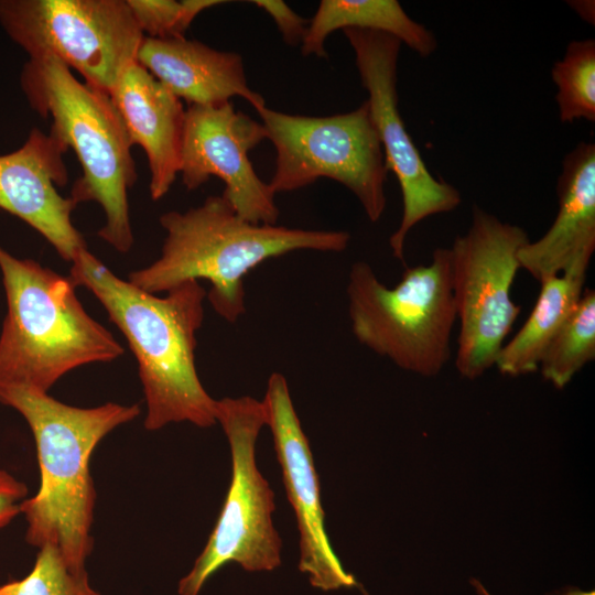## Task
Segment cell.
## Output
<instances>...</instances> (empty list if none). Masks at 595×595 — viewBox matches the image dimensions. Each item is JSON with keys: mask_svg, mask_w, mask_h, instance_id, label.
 I'll return each mask as SVG.
<instances>
[{"mask_svg": "<svg viewBox=\"0 0 595 595\" xmlns=\"http://www.w3.org/2000/svg\"><path fill=\"white\" fill-rule=\"evenodd\" d=\"M69 279L95 294L126 337L147 402L144 428L214 425L216 400L204 389L195 366L196 333L207 295L199 282H183L158 296L118 278L87 248L72 261Z\"/></svg>", "mask_w": 595, "mask_h": 595, "instance_id": "obj_1", "label": "cell"}, {"mask_svg": "<svg viewBox=\"0 0 595 595\" xmlns=\"http://www.w3.org/2000/svg\"><path fill=\"white\" fill-rule=\"evenodd\" d=\"M0 403L25 419L36 445L40 489L20 505L28 522V543L56 547L72 566L85 569L94 544L91 454L109 432L136 419L140 405L108 402L77 408L45 392L11 385H0Z\"/></svg>", "mask_w": 595, "mask_h": 595, "instance_id": "obj_2", "label": "cell"}, {"mask_svg": "<svg viewBox=\"0 0 595 595\" xmlns=\"http://www.w3.org/2000/svg\"><path fill=\"white\" fill-rule=\"evenodd\" d=\"M166 231L161 256L132 271L129 282L149 292H167L186 282L206 280L214 311L228 323L246 312L244 279L257 266L298 250L342 252L347 231L310 230L252 224L240 217L221 195L199 206L160 216Z\"/></svg>", "mask_w": 595, "mask_h": 595, "instance_id": "obj_3", "label": "cell"}, {"mask_svg": "<svg viewBox=\"0 0 595 595\" xmlns=\"http://www.w3.org/2000/svg\"><path fill=\"white\" fill-rule=\"evenodd\" d=\"M0 271L8 304L0 334V385L47 393L68 371L125 353L85 311L69 278L1 246Z\"/></svg>", "mask_w": 595, "mask_h": 595, "instance_id": "obj_4", "label": "cell"}, {"mask_svg": "<svg viewBox=\"0 0 595 595\" xmlns=\"http://www.w3.org/2000/svg\"><path fill=\"white\" fill-rule=\"evenodd\" d=\"M21 88L34 111L51 118V133L74 150L82 175L71 198L98 203L106 216L97 235L121 253L130 251L133 235L128 191L137 181L132 143L110 96L79 82L58 58H29Z\"/></svg>", "mask_w": 595, "mask_h": 595, "instance_id": "obj_5", "label": "cell"}, {"mask_svg": "<svg viewBox=\"0 0 595 595\" xmlns=\"http://www.w3.org/2000/svg\"><path fill=\"white\" fill-rule=\"evenodd\" d=\"M346 293L351 332L361 345L421 376L443 369L456 322L448 248L435 249L428 266L407 268L392 288L357 261Z\"/></svg>", "mask_w": 595, "mask_h": 595, "instance_id": "obj_6", "label": "cell"}, {"mask_svg": "<svg viewBox=\"0 0 595 595\" xmlns=\"http://www.w3.org/2000/svg\"><path fill=\"white\" fill-rule=\"evenodd\" d=\"M257 112L277 152L268 183L274 194L327 177L357 197L370 221L381 218L388 170L367 101L327 117L289 115L267 106Z\"/></svg>", "mask_w": 595, "mask_h": 595, "instance_id": "obj_7", "label": "cell"}, {"mask_svg": "<svg viewBox=\"0 0 595 595\" xmlns=\"http://www.w3.org/2000/svg\"><path fill=\"white\" fill-rule=\"evenodd\" d=\"M219 422L231 453V482L208 541L180 595H198L205 582L228 562L246 571H271L281 564V539L272 513L274 494L257 467L256 443L267 424L262 401L245 396L216 400Z\"/></svg>", "mask_w": 595, "mask_h": 595, "instance_id": "obj_8", "label": "cell"}, {"mask_svg": "<svg viewBox=\"0 0 595 595\" xmlns=\"http://www.w3.org/2000/svg\"><path fill=\"white\" fill-rule=\"evenodd\" d=\"M528 241L521 227L474 206L467 232L448 248L459 322L455 367L464 378H478L495 365L521 311L511 288L520 269L518 252Z\"/></svg>", "mask_w": 595, "mask_h": 595, "instance_id": "obj_9", "label": "cell"}, {"mask_svg": "<svg viewBox=\"0 0 595 595\" xmlns=\"http://www.w3.org/2000/svg\"><path fill=\"white\" fill-rule=\"evenodd\" d=\"M0 24L30 58L52 55L108 95L144 37L127 0H0Z\"/></svg>", "mask_w": 595, "mask_h": 595, "instance_id": "obj_10", "label": "cell"}, {"mask_svg": "<svg viewBox=\"0 0 595 595\" xmlns=\"http://www.w3.org/2000/svg\"><path fill=\"white\" fill-rule=\"evenodd\" d=\"M355 54V63L378 134L388 171L394 173L402 194V217L389 245L402 261L409 231L423 219L456 209L459 191L439 180L426 167L398 108L397 72L402 43L374 30H342Z\"/></svg>", "mask_w": 595, "mask_h": 595, "instance_id": "obj_11", "label": "cell"}, {"mask_svg": "<svg viewBox=\"0 0 595 595\" xmlns=\"http://www.w3.org/2000/svg\"><path fill=\"white\" fill-rule=\"evenodd\" d=\"M267 139L263 125L234 108L230 101L188 105L183 127L180 174L187 191L217 176L221 196L244 219L277 225L274 193L256 173L249 152Z\"/></svg>", "mask_w": 595, "mask_h": 595, "instance_id": "obj_12", "label": "cell"}, {"mask_svg": "<svg viewBox=\"0 0 595 595\" xmlns=\"http://www.w3.org/2000/svg\"><path fill=\"white\" fill-rule=\"evenodd\" d=\"M262 403L286 496L296 518L300 533L299 569L309 575L314 587L323 591L353 586L354 577L343 569L326 534L320 482L310 443L282 374H271Z\"/></svg>", "mask_w": 595, "mask_h": 595, "instance_id": "obj_13", "label": "cell"}, {"mask_svg": "<svg viewBox=\"0 0 595 595\" xmlns=\"http://www.w3.org/2000/svg\"><path fill=\"white\" fill-rule=\"evenodd\" d=\"M66 151L51 132L33 128L22 147L0 155V208L33 227L72 262L87 247L71 218L77 204L57 191L68 180Z\"/></svg>", "mask_w": 595, "mask_h": 595, "instance_id": "obj_14", "label": "cell"}, {"mask_svg": "<svg viewBox=\"0 0 595 595\" xmlns=\"http://www.w3.org/2000/svg\"><path fill=\"white\" fill-rule=\"evenodd\" d=\"M559 210L548 231L518 252L520 268L540 283L560 273L585 277L595 250V144L581 142L562 162Z\"/></svg>", "mask_w": 595, "mask_h": 595, "instance_id": "obj_15", "label": "cell"}, {"mask_svg": "<svg viewBox=\"0 0 595 595\" xmlns=\"http://www.w3.org/2000/svg\"><path fill=\"white\" fill-rule=\"evenodd\" d=\"M109 96L132 145L141 147L147 155L150 195L159 201L180 172L183 104L138 62L128 66Z\"/></svg>", "mask_w": 595, "mask_h": 595, "instance_id": "obj_16", "label": "cell"}, {"mask_svg": "<svg viewBox=\"0 0 595 595\" xmlns=\"http://www.w3.org/2000/svg\"><path fill=\"white\" fill-rule=\"evenodd\" d=\"M137 62L188 105H217L239 96L256 110L266 106L263 97L249 87L238 53L185 37L144 36Z\"/></svg>", "mask_w": 595, "mask_h": 595, "instance_id": "obj_17", "label": "cell"}, {"mask_svg": "<svg viewBox=\"0 0 595 595\" xmlns=\"http://www.w3.org/2000/svg\"><path fill=\"white\" fill-rule=\"evenodd\" d=\"M344 29L388 33L421 57L430 56L437 46L434 33L411 19L397 0H322L309 22L302 55L327 57V36Z\"/></svg>", "mask_w": 595, "mask_h": 595, "instance_id": "obj_18", "label": "cell"}, {"mask_svg": "<svg viewBox=\"0 0 595 595\" xmlns=\"http://www.w3.org/2000/svg\"><path fill=\"white\" fill-rule=\"evenodd\" d=\"M585 277L562 273L541 282L537 302L519 332L505 343L495 361L498 370L520 376L539 369L549 345L583 294Z\"/></svg>", "mask_w": 595, "mask_h": 595, "instance_id": "obj_19", "label": "cell"}, {"mask_svg": "<svg viewBox=\"0 0 595 595\" xmlns=\"http://www.w3.org/2000/svg\"><path fill=\"white\" fill-rule=\"evenodd\" d=\"M595 359V292L585 290L573 312L545 350L539 368L556 388Z\"/></svg>", "mask_w": 595, "mask_h": 595, "instance_id": "obj_20", "label": "cell"}, {"mask_svg": "<svg viewBox=\"0 0 595 595\" xmlns=\"http://www.w3.org/2000/svg\"><path fill=\"white\" fill-rule=\"evenodd\" d=\"M551 77L558 93L555 100L560 120L595 121V41L594 39L571 41L563 58L556 61Z\"/></svg>", "mask_w": 595, "mask_h": 595, "instance_id": "obj_21", "label": "cell"}, {"mask_svg": "<svg viewBox=\"0 0 595 595\" xmlns=\"http://www.w3.org/2000/svg\"><path fill=\"white\" fill-rule=\"evenodd\" d=\"M0 595H99L88 583L85 569L72 566L61 551L40 548L32 571L22 580L0 585Z\"/></svg>", "mask_w": 595, "mask_h": 595, "instance_id": "obj_22", "label": "cell"}, {"mask_svg": "<svg viewBox=\"0 0 595 595\" xmlns=\"http://www.w3.org/2000/svg\"><path fill=\"white\" fill-rule=\"evenodd\" d=\"M144 36L170 40L185 37L194 19L204 10L226 3L219 0H127Z\"/></svg>", "mask_w": 595, "mask_h": 595, "instance_id": "obj_23", "label": "cell"}, {"mask_svg": "<svg viewBox=\"0 0 595 595\" xmlns=\"http://www.w3.org/2000/svg\"><path fill=\"white\" fill-rule=\"evenodd\" d=\"M251 3L264 10L273 19L286 44L292 46L302 44L309 23L285 2L281 0H253Z\"/></svg>", "mask_w": 595, "mask_h": 595, "instance_id": "obj_24", "label": "cell"}, {"mask_svg": "<svg viewBox=\"0 0 595 595\" xmlns=\"http://www.w3.org/2000/svg\"><path fill=\"white\" fill-rule=\"evenodd\" d=\"M26 495L28 488L24 483L0 469V529L20 512V505Z\"/></svg>", "mask_w": 595, "mask_h": 595, "instance_id": "obj_25", "label": "cell"}, {"mask_svg": "<svg viewBox=\"0 0 595 595\" xmlns=\"http://www.w3.org/2000/svg\"><path fill=\"white\" fill-rule=\"evenodd\" d=\"M576 13L586 22L594 24V1L569 2Z\"/></svg>", "mask_w": 595, "mask_h": 595, "instance_id": "obj_26", "label": "cell"}, {"mask_svg": "<svg viewBox=\"0 0 595 595\" xmlns=\"http://www.w3.org/2000/svg\"><path fill=\"white\" fill-rule=\"evenodd\" d=\"M569 595H594V593H581V592H572Z\"/></svg>", "mask_w": 595, "mask_h": 595, "instance_id": "obj_27", "label": "cell"}]
</instances>
